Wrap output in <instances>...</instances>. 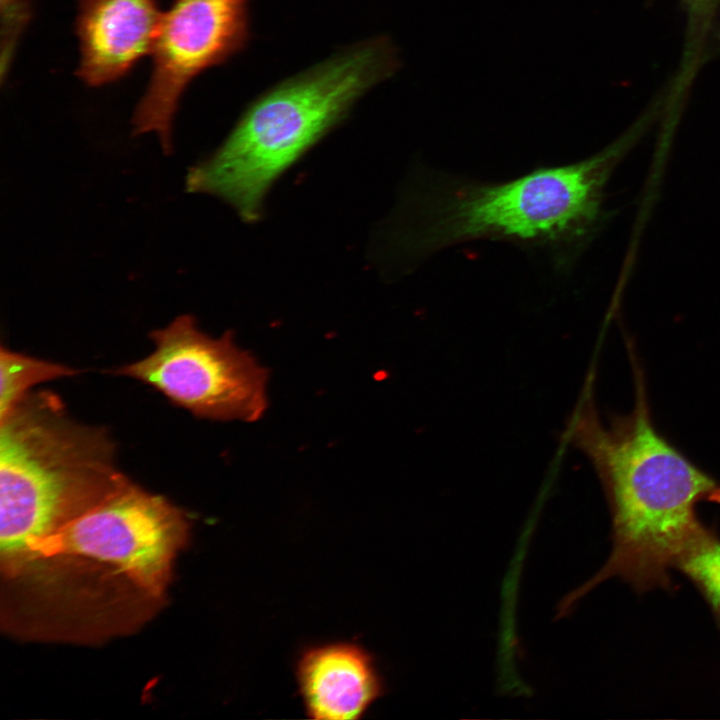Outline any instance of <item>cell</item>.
I'll use <instances>...</instances> for the list:
<instances>
[{"instance_id": "30bf717a", "label": "cell", "mask_w": 720, "mask_h": 720, "mask_svg": "<svg viewBox=\"0 0 720 720\" xmlns=\"http://www.w3.org/2000/svg\"><path fill=\"white\" fill-rule=\"evenodd\" d=\"M674 569L697 588L720 626V536L702 523L677 556Z\"/></svg>"}, {"instance_id": "7c38bea8", "label": "cell", "mask_w": 720, "mask_h": 720, "mask_svg": "<svg viewBox=\"0 0 720 720\" xmlns=\"http://www.w3.org/2000/svg\"><path fill=\"white\" fill-rule=\"evenodd\" d=\"M31 18V0H1V76L12 64L22 33Z\"/></svg>"}, {"instance_id": "3957f363", "label": "cell", "mask_w": 720, "mask_h": 720, "mask_svg": "<svg viewBox=\"0 0 720 720\" xmlns=\"http://www.w3.org/2000/svg\"><path fill=\"white\" fill-rule=\"evenodd\" d=\"M398 67L397 48L379 36L279 82L247 106L212 155L190 169L187 190L217 196L246 222L256 221L275 180Z\"/></svg>"}, {"instance_id": "5bb4252c", "label": "cell", "mask_w": 720, "mask_h": 720, "mask_svg": "<svg viewBox=\"0 0 720 720\" xmlns=\"http://www.w3.org/2000/svg\"><path fill=\"white\" fill-rule=\"evenodd\" d=\"M707 501L720 505V486L718 485L707 498Z\"/></svg>"}, {"instance_id": "6da1fadb", "label": "cell", "mask_w": 720, "mask_h": 720, "mask_svg": "<svg viewBox=\"0 0 720 720\" xmlns=\"http://www.w3.org/2000/svg\"><path fill=\"white\" fill-rule=\"evenodd\" d=\"M639 124L589 158L508 181L419 175L387 231L390 257L412 265L461 243L495 240L543 249L567 270L605 218L606 183L641 134Z\"/></svg>"}, {"instance_id": "7a4b0ae2", "label": "cell", "mask_w": 720, "mask_h": 720, "mask_svg": "<svg viewBox=\"0 0 720 720\" xmlns=\"http://www.w3.org/2000/svg\"><path fill=\"white\" fill-rule=\"evenodd\" d=\"M635 402L625 416L604 423L585 391L565 435L593 464L609 504L612 550L605 564L565 595L556 618L568 616L581 598L613 577L638 592L670 588V570L702 524L696 505L718 486L655 428L642 370L633 357Z\"/></svg>"}, {"instance_id": "ba28073f", "label": "cell", "mask_w": 720, "mask_h": 720, "mask_svg": "<svg viewBox=\"0 0 720 720\" xmlns=\"http://www.w3.org/2000/svg\"><path fill=\"white\" fill-rule=\"evenodd\" d=\"M160 0H79L75 74L89 87L124 78L151 54L163 13Z\"/></svg>"}, {"instance_id": "5b68a950", "label": "cell", "mask_w": 720, "mask_h": 720, "mask_svg": "<svg viewBox=\"0 0 720 720\" xmlns=\"http://www.w3.org/2000/svg\"><path fill=\"white\" fill-rule=\"evenodd\" d=\"M151 338V354L113 373L155 388L200 418L252 422L263 415L268 372L235 345L231 331L215 339L181 315Z\"/></svg>"}, {"instance_id": "9c48e42d", "label": "cell", "mask_w": 720, "mask_h": 720, "mask_svg": "<svg viewBox=\"0 0 720 720\" xmlns=\"http://www.w3.org/2000/svg\"><path fill=\"white\" fill-rule=\"evenodd\" d=\"M306 712L313 719H359L383 694L373 658L362 647L333 643L306 650L297 665Z\"/></svg>"}, {"instance_id": "8992f818", "label": "cell", "mask_w": 720, "mask_h": 720, "mask_svg": "<svg viewBox=\"0 0 720 720\" xmlns=\"http://www.w3.org/2000/svg\"><path fill=\"white\" fill-rule=\"evenodd\" d=\"M189 530L182 510L129 481L39 545L26 562L62 553L93 556L119 568L161 601Z\"/></svg>"}, {"instance_id": "8fae6325", "label": "cell", "mask_w": 720, "mask_h": 720, "mask_svg": "<svg viewBox=\"0 0 720 720\" xmlns=\"http://www.w3.org/2000/svg\"><path fill=\"white\" fill-rule=\"evenodd\" d=\"M69 366L0 349V418L16 406L31 389L43 382L79 374Z\"/></svg>"}, {"instance_id": "52a82bcc", "label": "cell", "mask_w": 720, "mask_h": 720, "mask_svg": "<svg viewBox=\"0 0 720 720\" xmlns=\"http://www.w3.org/2000/svg\"><path fill=\"white\" fill-rule=\"evenodd\" d=\"M249 38V0H173L162 15L149 82L132 117L133 133L154 132L170 153L172 123L190 83L241 52Z\"/></svg>"}, {"instance_id": "277c9868", "label": "cell", "mask_w": 720, "mask_h": 720, "mask_svg": "<svg viewBox=\"0 0 720 720\" xmlns=\"http://www.w3.org/2000/svg\"><path fill=\"white\" fill-rule=\"evenodd\" d=\"M129 481L103 427L72 419L50 391L29 392L0 418L2 576Z\"/></svg>"}, {"instance_id": "4fadbf2b", "label": "cell", "mask_w": 720, "mask_h": 720, "mask_svg": "<svg viewBox=\"0 0 720 720\" xmlns=\"http://www.w3.org/2000/svg\"><path fill=\"white\" fill-rule=\"evenodd\" d=\"M718 0H687L690 16L700 20L707 16L716 5Z\"/></svg>"}]
</instances>
